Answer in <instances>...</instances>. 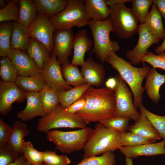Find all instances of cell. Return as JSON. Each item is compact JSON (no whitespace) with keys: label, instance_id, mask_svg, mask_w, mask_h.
<instances>
[{"label":"cell","instance_id":"cell-1","mask_svg":"<svg viewBox=\"0 0 165 165\" xmlns=\"http://www.w3.org/2000/svg\"><path fill=\"white\" fill-rule=\"evenodd\" d=\"M86 102L81 110L75 114L86 124L99 122L116 116L114 91L106 87L95 88L90 86L82 97Z\"/></svg>","mask_w":165,"mask_h":165},{"label":"cell","instance_id":"cell-2","mask_svg":"<svg viewBox=\"0 0 165 165\" xmlns=\"http://www.w3.org/2000/svg\"><path fill=\"white\" fill-rule=\"evenodd\" d=\"M105 62L116 70L129 86L134 97L133 104L137 108L142 105L143 94L145 88L142 86L144 79L151 68L143 63L141 68L135 67L129 62L119 57L115 52L108 56Z\"/></svg>","mask_w":165,"mask_h":165},{"label":"cell","instance_id":"cell-3","mask_svg":"<svg viewBox=\"0 0 165 165\" xmlns=\"http://www.w3.org/2000/svg\"><path fill=\"white\" fill-rule=\"evenodd\" d=\"M121 133L98 122L83 149V158L113 152L120 147Z\"/></svg>","mask_w":165,"mask_h":165},{"label":"cell","instance_id":"cell-4","mask_svg":"<svg viewBox=\"0 0 165 165\" xmlns=\"http://www.w3.org/2000/svg\"><path fill=\"white\" fill-rule=\"evenodd\" d=\"M88 25L93 35L94 46L90 54L94 53L96 58L103 64L108 55L116 53L120 49V46L116 41L112 40L110 34L113 32L109 19L105 20H90Z\"/></svg>","mask_w":165,"mask_h":165},{"label":"cell","instance_id":"cell-5","mask_svg":"<svg viewBox=\"0 0 165 165\" xmlns=\"http://www.w3.org/2000/svg\"><path fill=\"white\" fill-rule=\"evenodd\" d=\"M94 131L88 127L76 130L64 131L58 130L47 133V139L52 142L60 152L66 154L83 149Z\"/></svg>","mask_w":165,"mask_h":165},{"label":"cell","instance_id":"cell-6","mask_svg":"<svg viewBox=\"0 0 165 165\" xmlns=\"http://www.w3.org/2000/svg\"><path fill=\"white\" fill-rule=\"evenodd\" d=\"M64 9L50 19L55 30H69L88 25L84 0H68Z\"/></svg>","mask_w":165,"mask_h":165},{"label":"cell","instance_id":"cell-7","mask_svg":"<svg viewBox=\"0 0 165 165\" xmlns=\"http://www.w3.org/2000/svg\"><path fill=\"white\" fill-rule=\"evenodd\" d=\"M109 17L113 32L120 38L129 39L138 32L139 21L132 9L124 4L110 6Z\"/></svg>","mask_w":165,"mask_h":165},{"label":"cell","instance_id":"cell-8","mask_svg":"<svg viewBox=\"0 0 165 165\" xmlns=\"http://www.w3.org/2000/svg\"><path fill=\"white\" fill-rule=\"evenodd\" d=\"M86 127V124L80 117L66 112L59 104L52 112L38 120L37 129L40 132L46 133L52 129L59 128L82 129Z\"/></svg>","mask_w":165,"mask_h":165},{"label":"cell","instance_id":"cell-9","mask_svg":"<svg viewBox=\"0 0 165 165\" xmlns=\"http://www.w3.org/2000/svg\"><path fill=\"white\" fill-rule=\"evenodd\" d=\"M115 77L117 82L114 90L116 108V116L128 117L136 121L140 113L134 105L132 93L119 74L116 75Z\"/></svg>","mask_w":165,"mask_h":165},{"label":"cell","instance_id":"cell-10","mask_svg":"<svg viewBox=\"0 0 165 165\" xmlns=\"http://www.w3.org/2000/svg\"><path fill=\"white\" fill-rule=\"evenodd\" d=\"M55 29L50 19L38 14L36 19L26 29V34L44 45L51 55L53 47V35Z\"/></svg>","mask_w":165,"mask_h":165},{"label":"cell","instance_id":"cell-11","mask_svg":"<svg viewBox=\"0 0 165 165\" xmlns=\"http://www.w3.org/2000/svg\"><path fill=\"white\" fill-rule=\"evenodd\" d=\"M74 37L72 29L55 30L54 32L52 53L56 56L61 65L70 63L68 58L72 53Z\"/></svg>","mask_w":165,"mask_h":165},{"label":"cell","instance_id":"cell-12","mask_svg":"<svg viewBox=\"0 0 165 165\" xmlns=\"http://www.w3.org/2000/svg\"><path fill=\"white\" fill-rule=\"evenodd\" d=\"M42 75L46 83L60 91H67L73 88L64 78L61 64L55 55L52 53L49 62L44 64Z\"/></svg>","mask_w":165,"mask_h":165},{"label":"cell","instance_id":"cell-13","mask_svg":"<svg viewBox=\"0 0 165 165\" xmlns=\"http://www.w3.org/2000/svg\"><path fill=\"white\" fill-rule=\"evenodd\" d=\"M26 99V92L17 86L14 82H0V113L7 115L12 109L14 102H23Z\"/></svg>","mask_w":165,"mask_h":165},{"label":"cell","instance_id":"cell-14","mask_svg":"<svg viewBox=\"0 0 165 165\" xmlns=\"http://www.w3.org/2000/svg\"><path fill=\"white\" fill-rule=\"evenodd\" d=\"M138 32L139 37L137 45L133 49L127 50L126 53L127 58L133 65L140 64L148 49L160 40L149 33L144 23L139 25Z\"/></svg>","mask_w":165,"mask_h":165},{"label":"cell","instance_id":"cell-15","mask_svg":"<svg viewBox=\"0 0 165 165\" xmlns=\"http://www.w3.org/2000/svg\"><path fill=\"white\" fill-rule=\"evenodd\" d=\"M7 57L14 66L18 75L31 76L42 73L35 61L24 51L11 49Z\"/></svg>","mask_w":165,"mask_h":165},{"label":"cell","instance_id":"cell-16","mask_svg":"<svg viewBox=\"0 0 165 165\" xmlns=\"http://www.w3.org/2000/svg\"><path fill=\"white\" fill-rule=\"evenodd\" d=\"M81 72L87 83L99 87L105 83V70L103 64H99L91 57L81 66Z\"/></svg>","mask_w":165,"mask_h":165},{"label":"cell","instance_id":"cell-17","mask_svg":"<svg viewBox=\"0 0 165 165\" xmlns=\"http://www.w3.org/2000/svg\"><path fill=\"white\" fill-rule=\"evenodd\" d=\"M119 149L126 158L165 155V141L163 140L156 143L143 144L135 146H121Z\"/></svg>","mask_w":165,"mask_h":165},{"label":"cell","instance_id":"cell-18","mask_svg":"<svg viewBox=\"0 0 165 165\" xmlns=\"http://www.w3.org/2000/svg\"><path fill=\"white\" fill-rule=\"evenodd\" d=\"M93 44V41L89 38L86 29L78 31L74 36L73 55L71 63L77 66L82 65L85 61V54L90 50Z\"/></svg>","mask_w":165,"mask_h":165},{"label":"cell","instance_id":"cell-19","mask_svg":"<svg viewBox=\"0 0 165 165\" xmlns=\"http://www.w3.org/2000/svg\"><path fill=\"white\" fill-rule=\"evenodd\" d=\"M27 105L22 110L16 114L17 117L24 121L33 119L37 116L41 117L46 116L39 92H26Z\"/></svg>","mask_w":165,"mask_h":165},{"label":"cell","instance_id":"cell-20","mask_svg":"<svg viewBox=\"0 0 165 165\" xmlns=\"http://www.w3.org/2000/svg\"><path fill=\"white\" fill-rule=\"evenodd\" d=\"M140 114L135 123L129 126V131L154 141L159 140L161 137L146 117L145 113L140 109Z\"/></svg>","mask_w":165,"mask_h":165},{"label":"cell","instance_id":"cell-21","mask_svg":"<svg viewBox=\"0 0 165 165\" xmlns=\"http://www.w3.org/2000/svg\"><path fill=\"white\" fill-rule=\"evenodd\" d=\"M145 90L149 98L158 103L161 97L160 94L161 87L165 83V75L159 73L155 69L151 68L145 77Z\"/></svg>","mask_w":165,"mask_h":165},{"label":"cell","instance_id":"cell-22","mask_svg":"<svg viewBox=\"0 0 165 165\" xmlns=\"http://www.w3.org/2000/svg\"><path fill=\"white\" fill-rule=\"evenodd\" d=\"M86 12L90 20L103 21L109 18L110 9L106 0H84Z\"/></svg>","mask_w":165,"mask_h":165},{"label":"cell","instance_id":"cell-23","mask_svg":"<svg viewBox=\"0 0 165 165\" xmlns=\"http://www.w3.org/2000/svg\"><path fill=\"white\" fill-rule=\"evenodd\" d=\"M27 50L28 55L42 71L44 64L49 62L51 56L47 48L40 41L32 38Z\"/></svg>","mask_w":165,"mask_h":165},{"label":"cell","instance_id":"cell-24","mask_svg":"<svg viewBox=\"0 0 165 165\" xmlns=\"http://www.w3.org/2000/svg\"><path fill=\"white\" fill-rule=\"evenodd\" d=\"M148 31L154 37L161 40L164 38L165 28L162 17L157 8L153 4L144 23Z\"/></svg>","mask_w":165,"mask_h":165},{"label":"cell","instance_id":"cell-25","mask_svg":"<svg viewBox=\"0 0 165 165\" xmlns=\"http://www.w3.org/2000/svg\"><path fill=\"white\" fill-rule=\"evenodd\" d=\"M38 13L51 19L63 10L68 2V0H34Z\"/></svg>","mask_w":165,"mask_h":165},{"label":"cell","instance_id":"cell-26","mask_svg":"<svg viewBox=\"0 0 165 165\" xmlns=\"http://www.w3.org/2000/svg\"><path fill=\"white\" fill-rule=\"evenodd\" d=\"M12 130L7 144L19 155L22 154V146L24 138L29 133L27 125L19 120L12 125Z\"/></svg>","mask_w":165,"mask_h":165},{"label":"cell","instance_id":"cell-27","mask_svg":"<svg viewBox=\"0 0 165 165\" xmlns=\"http://www.w3.org/2000/svg\"><path fill=\"white\" fill-rule=\"evenodd\" d=\"M26 28L18 22L13 23L10 41L11 48L23 51L27 50L31 38L26 34Z\"/></svg>","mask_w":165,"mask_h":165},{"label":"cell","instance_id":"cell-28","mask_svg":"<svg viewBox=\"0 0 165 165\" xmlns=\"http://www.w3.org/2000/svg\"><path fill=\"white\" fill-rule=\"evenodd\" d=\"M60 92L45 83L39 92L44 111L46 114L52 112L59 104Z\"/></svg>","mask_w":165,"mask_h":165},{"label":"cell","instance_id":"cell-29","mask_svg":"<svg viewBox=\"0 0 165 165\" xmlns=\"http://www.w3.org/2000/svg\"><path fill=\"white\" fill-rule=\"evenodd\" d=\"M14 82L26 92H39L45 83L42 74L31 76L18 75Z\"/></svg>","mask_w":165,"mask_h":165},{"label":"cell","instance_id":"cell-30","mask_svg":"<svg viewBox=\"0 0 165 165\" xmlns=\"http://www.w3.org/2000/svg\"><path fill=\"white\" fill-rule=\"evenodd\" d=\"M19 2L18 22L27 28L37 17L38 14L37 8L33 0H21Z\"/></svg>","mask_w":165,"mask_h":165},{"label":"cell","instance_id":"cell-31","mask_svg":"<svg viewBox=\"0 0 165 165\" xmlns=\"http://www.w3.org/2000/svg\"><path fill=\"white\" fill-rule=\"evenodd\" d=\"M63 76L68 84L76 87L87 83L77 66L71 63L62 65Z\"/></svg>","mask_w":165,"mask_h":165},{"label":"cell","instance_id":"cell-32","mask_svg":"<svg viewBox=\"0 0 165 165\" xmlns=\"http://www.w3.org/2000/svg\"><path fill=\"white\" fill-rule=\"evenodd\" d=\"M90 86L86 83L68 90L60 91L59 94L60 105L64 108L68 107L80 99Z\"/></svg>","mask_w":165,"mask_h":165},{"label":"cell","instance_id":"cell-33","mask_svg":"<svg viewBox=\"0 0 165 165\" xmlns=\"http://www.w3.org/2000/svg\"><path fill=\"white\" fill-rule=\"evenodd\" d=\"M13 24L4 22L0 25V57H7L11 49L10 41Z\"/></svg>","mask_w":165,"mask_h":165},{"label":"cell","instance_id":"cell-34","mask_svg":"<svg viewBox=\"0 0 165 165\" xmlns=\"http://www.w3.org/2000/svg\"><path fill=\"white\" fill-rule=\"evenodd\" d=\"M22 154L30 165H43L42 152L35 148L30 141H24L22 146Z\"/></svg>","mask_w":165,"mask_h":165},{"label":"cell","instance_id":"cell-35","mask_svg":"<svg viewBox=\"0 0 165 165\" xmlns=\"http://www.w3.org/2000/svg\"><path fill=\"white\" fill-rule=\"evenodd\" d=\"M18 76L16 68L7 57H1L0 60V76L6 82H15Z\"/></svg>","mask_w":165,"mask_h":165},{"label":"cell","instance_id":"cell-36","mask_svg":"<svg viewBox=\"0 0 165 165\" xmlns=\"http://www.w3.org/2000/svg\"><path fill=\"white\" fill-rule=\"evenodd\" d=\"M155 141L130 131L121 133L120 146L131 147L154 143Z\"/></svg>","mask_w":165,"mask_h":165},{"label":"cell","instance_id":"cell-37","mask_svg":"<svg viewBox=\"0 0 165 165\" xmlns=\"http://www.w3.org/2000/svg\"><path fill=\"white\" fill-rule=\"evenodd\" d=\"M132 9L140 24H144L149 13V9L153 4L152 0H133Z\"/></svg>","mask_w":165,"mask_h":165},{"label":"cell","instance_id":"cell-38","mask_svg":"<svg viewBox=\"0 0 165 165\" xmlns=\"http://www.w3.org/2000/svg\"><path fill=\"white\" fill-rule=\"evenodd\" d=\"M76 165H116L115 156L113 152H108L99 156L83 158Z\"/></svg>","mask_w":165,"mask_h":165},{"label":"cell","instance_id":"cell-39","mask_svg":"<svg viewBox=\"0 0 165 165\" xmlns=\"http://www.w3.org/2000/svg\"><path fill=\"white\" fill-rule=\"evenodd\" d=\"M130 119L123 116H115L103 120L99 123L105 127L117 131L120 133L126 132L128 129L129 123Z\"/></svg>","mask_w":165,"mask_h":165},{"label":"cell","instance_id":"cell-40","mask_svg":"<svg viewBox=\"0 0 165 165\" xmlns=\"http://www.w3.org/2000/svg\"><path fill=\"white\" fill-rule=\"evenodd\" d=\"M145 113L146 117L151 123L159 134L165 141V116L155 114L147 109L143 105L138 108Z\"/></svg>","mask_w":165,"mask_h":165},{"label":"cell","instance_id":"cell-41","mask_svg":"<svg viewBox=\"0 0 165 165\" xmlns=\"http://www.w3.org/2000/svg\"><path fill=\"white\" fill-rule=\"evenodd\" d=\"M19 16V7L16 1H9L7 5L0 10L1 22L10 20L18 22Z\"/></svg>","mask_w":165,"mask_h":165},{"label":"cell","instance_id":"cell-42","mask_svg":"<svg viewBox=\"0 0 165 165\" xmlns=\"http://www.w3.org/2000/svg\"><path fill=\"white\" fill-rule=\"evenodd\" d=\"M43 165H68L71 160L66 155H59L55 151L42 152Z\"/></svg>","mask_w":165,"mask_h":165},{"label":"cell","instance_id":"cell-43","mask_svg":"<svg viewBox=\"0 0 165 165\" xmlns=\"http://www.w3.org/2000/svg\"><path fill=\"white\" fill-rule=\"evenodd\" d=\"M141 61L148 63L153 68H160L165 71V51L156 55L148 51L142 58Z\"/></svg>","mask_w":165,"mask_h":165},{"label":"cell","instance_id":"cell-44","mask_svg":"<svg viewBox=\"0 0 165 165\" xmlns=\"http://www.w3.org/2000/svg\"><path fill=\"white\" fill-rule=\"evenodd\" d=\"M20 155L7 143L0 145V165H8L15 161Z\"/></svg>","mask_w":165,"mask_h":165},{"label":"cell","instance_id":"cell-45","mask_svg":"<svg viewBox=\"0 0 165 165\" xmlns=\"http://www.w3.org/2000/svg\"><path fill=\"white\" fill-rule=\"evenodd\" d=\"M13 128L0 118V145L7 143Z\"/></svg>","mask_w":165,"mask_h":165},{"label":"cell","instance_id":"cell-46","mask_svg":"<svg viewBox=\"0 0 165 165\" xmlns=\"http://www.w3.org/2000/svg\"><path fill=\"white\" fill-rule=\"evenodd\" d=\"M86 103L85 99L82 97L76 101L64 108L66 112L73 114L80 111L85 106Z\"/></svg>","mask_w":165,"mask_h":165},{"label":"cell","instance_id":"cell-47","mask_svg":"<svg viewBox=\"0 0 165 165\" xmlns=\"http://www.w3.org/2000/svg\"><path fill=\"white\" fill-rule=\"evenodd\" d=\"M153 2L165 22V0H154Z\"/></svg>","mask_w":165,"mask_h":165},{"label":"cell","instance_id":"cell-48","mask_svg":"<svg viewBox=\"0 0 165 165\" xmlns=\"http://www.w3.org/2000/svg\"><path fill=\"white\" fill-rule=\"evenodd\" d=\"M105 84L106 88L114 90L117 85V80L115 77H110L107 80Z\"/></svg>","mask_w":165,"mask_h":165},{"label":"cell","instance_id":"cell-49","mask_svg":"<svg viewBox=\"0 0 165 165\" xmlns=\"http://www.w3.org/2000/svg\"><path fill=\"white\" fill-rule=\"evenodd\" d=\"M8 165H30L28 160L22 154L20 155L18 158L14 162Z\"/></svg>","mask_w":165,"mask_h":165},{"label":"cell","instance_id":"cell-50","mask_svg":"<svg viewBox=\"0 0 165 165\" xmlns=\"http://www.w3.org/2000/svg\"><path fill=\"white\" fill-rule=\"evenodd\" d=\"M132 1L130 0H107L106 3L107 6L110 7L115 5L124 4L128 2H132Z\"/></svg>","mask_w":165,"mask_h":165},{"label":"cell","instance_id":"cell-51","mask_svg":"<svg viewBox=\"0 0 165 165\" xmlns=\"http://www.w3.org/2000/svg\"><path fill=\"white\" fill-rule=\"evenodd\" d=\"M165 51V36L164 40L162 44L159 46L156 47L155 49V52L158 54Z\"/></svg>","mask_w":165,"mask_h":165},{"label":"cell","instance_id":"cell-52","mask_svg":"<svg viewBox=\"0 0 165 165\" xmlns=\"http://www.w3.org/2000/svg\"><path fill=\"white\" fill-rule=\"evenodd\" d=\"M125 165H133L131 158H126L125 159Z\"/></svg>","mask_w":165,"mask_h":165},{"label":"cell","instance_id":"cell-53","mask_svg":"<svg viewBox=\"0 0 165 165\" xmlns=\"http://www.w3.org/2000/svg\"><path fill=\"white\" fill-rule=\"evenodd\" d=\"M5 1L4 0H0V6L1 8H2L3 7H4L5 6Z\"/></svg>","mask_w":165,"mask_h":165}]
</instances>
